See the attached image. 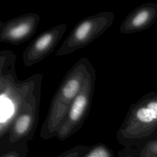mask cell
Returning a JSON list of instances; mask_svg holds the SVG:
<instances>
[{"label": "cell", "mask_w": 157, "mask_h": 157, "mask_svg": "<svg viewBox=\"0 0 157 157\" xmlns=\"http://www.w3.org/2000/svg\"><path fill=\"white\" fill-rule=\"evenodd\" d=\"M93 67L90 61L85 57L78 60L66 72L51 101L46 118L42 125L41 138L48 139L57 137L72 102Z\"/></svg>", "instance_id": "cell-2"}, {"label": "cell", "mask_w": 157, "mask_h": 157, "mask_svg": "<svg viewBox=\"0 0 157 157\" xmlns=\"http://www.w3.org/2000/svg\"><path fill=\"white\" fill-rule=\"evenodd\" d=\"M114 17L113 12L107 10L82 19L64 39L55 56L69 55L88 45L112 25Z\"/></svg>", "instance_id": "cell-4"}, {"label": "cell", "mask_w": 157, "mask_h": 157, "mask_svg": "<svg viewBox=\"0 0 157 157\" xmlns=\"http://www.w3.org/2000/svg\"><path fill=\"white\" fill-rule=\"evenodd\" d=\"M40 17L36 13H28L0 23V42L13 45L28 40L36 33Z\"/></svg>", "instance_id": "cell-8"}, {"label": "cell", "mask_w": 157, "mask_h": 157, "mask_svg": "<svg viewBox=\"0 0 157 157\" xmlns=\"http://www.w3.org/2000/svg\"><path fill=\"white\" fill-rule=\"evenodd\" d=\"M156 19L157 3H144L127 15L120 26V31L124 34L141 32L150 28Z\"/></svg>", "instance_id": "cell-9"}, {"label": "cell", "mask_w": 157, "mask_h": 157, "mask_svg": "<svg viewBox=\"0 0 157 157\" xmlns=\"http://www.w3.org/2000/svg\"><path fill=\"white\" fill-rule=\"evenodd\" d=\"M16 55L10 50L0 52V137L7 132L21 107L42 74H34L25 80H19L15 72Z\"/></svg>", "instance_id": "cell-1"}, {"label": "cell", "mask_w": 157, "mask_h": 157, "mask_svg": "<svg viewBox=\"0 0 157 157\" xmlns=\"http://www.w3.org/2000/svg\"><path fill=\"white\" fill-rule=\"evenodd\" d=\"M117 137L127 148H142L157 139V92L147 93L130 105Z\"/></svg>", "instance_id": "cell-3"}, {"label": "cell", "mask_w": 157, "mask_h": 157, "mask_svg": "<svg viewBox=\"0 0 157 157\" xmlns=\"http://www.w3.org/2000/svg\"><path fill=\"white\" fill-rule=\"evenodd\" d=\"M82 157H115L112 151L105 145L98 144L91 147L85 148V153Z\"/></svg>", "instance_id": "cell-10"}, {"label": "cell", "mask_w": 157, "mask_h": 157, "mask_svg": "<svg viewBox=\"0 0 157 157\" xmlns=\"http://www.w3.org/2000/svg\"><path fill=\"white\" fill-rule=\"evenodd\" d=\"M41 83L42 80L25 100L7 134L1 138L4 140L1 146L26 144L34 136L39 118Z\"/></svg>", "instance_id": "cell-5"}, {"label": "cell", "mask_w": 157, "mask_h": 157, "mask_svg": "<svg viewBox=\"0 0 157 157\" xmlns=\"http://www.w3.org/2000/svg\"><path fill=\"white\" fill-rule=\"evenodd\" d=\"M96 71L91 69L84 84L72 102L67 112L66 118L59 130L57 137L64 140L79 130L87 118L93 99Z\"/></svg>", "instance_id": "cell-6"}, {"label": "cell", "mask_w": 157, "mask_h": 157, "mask_svg": "<svg viewBox=\"0 0 157 157\" xmlns=\"http://www.w3.org/2000/svg\"><path fill=\"white\" fill-rule=\"evenodd\" d=\"M139 157H157V139L148 141L141 148Z\"/></svg>", "instance_id": "cell-12"}, {"label": "cell", "mask_w": 157, "mask_h": 157, "mask_svg": "<svg viewBox=\"0 0 157 157\" xmlns=\"http://www.w3.org/2000/svg\"><path fill=\"white\" fill-rule=\"evenodd\" d=\"M2 147L5 150L1 157H26L28 151L26 144L1 146V147Z\"/></svg>", "instance_id": "cell-11"}, {"label": "cell", "mask_w": 157, "mask_h": 157, "mask_svg": "<svg viewBox=\"0 0 157 157\" xmlns=\"http://www.w3.org/2000/svg\"><path fill=\"white\" fill-rule=\"evenodd\" d=\"M120 157H136V156H131V155H126V156H120Z\"/></svg>", "instance_id": "cell-13"}, {"label": "cell", "mask_w": 157, "mask_h": 157, "mask_svg": "<svg viewBox=\"0 0 157 157\" xmlns=\"http://www.w3.org/2000/svg\"><path fill=\"white\" fill-rule=\"evenodd\" d=\"M67 26L66 23L57 25L37 36L23 53L24 65L32 66L50 55L64 36Z\"/></svg>", "instance_id": "cell-7"}]
</instances>
